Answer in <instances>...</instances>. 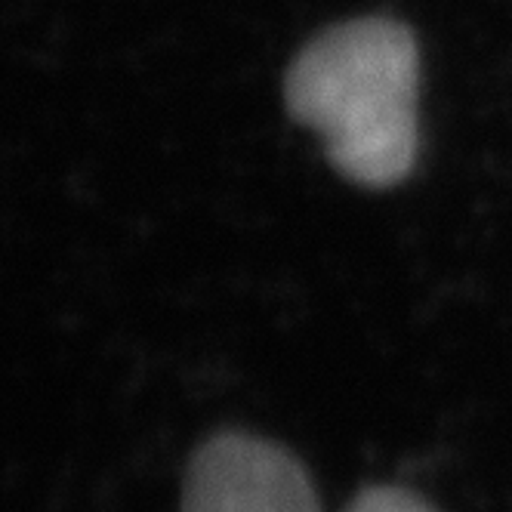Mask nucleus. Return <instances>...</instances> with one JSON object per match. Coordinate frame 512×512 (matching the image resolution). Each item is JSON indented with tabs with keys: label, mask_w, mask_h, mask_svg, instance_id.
I'll list each match as a JSON object with an SVG mask.
<instances>
[{
	"label": "nucleus",
	"mask_w": 512,
	"mask_h": 512,
	"mask_svg": "<svg viewBox=\"0 0 512 512\" xmlns=\"http://www.w3.org/2000/svg\"><path fill=\"white\" fill-rule=\"evenodd\" d=\"M182 512H321L303 463L250 432H219L192 454Z\"/></svg>",
	"instance_id": "f03ea898"
},
{
	"label": "nucleus",
	"mask_w": 512,
	"mask_h": 512,
	"mask_svg": "<svg viewBox=\"0 0 512 512\" xmlns=\"http://www.w3.org/2000/svg\"><path fill=\"white\" fill-rule=\"evenodd\" d=\"M346 512H435V509L405 488H368L349 503Z\"/></svg>",
	"instance_id": "7ed1b4c3"
},
{
	"label": "nucleus",
	"mask_w": 512,
	"mask_h": 512,
	"mask_svg": "<svg viewBox=\"0 0 512 512\" xmlns=\"http://www.w3.org/2000/svg\"><path fill=\"white\" fill-rule=\"evenodd\" d=\"M417 84L414 34L392 19H355L327 28L297 56L284 102L340 176L389 189L417 164Z\"/></svg>",
	"instance_id": "f257e3e1"
}]
</instances>
